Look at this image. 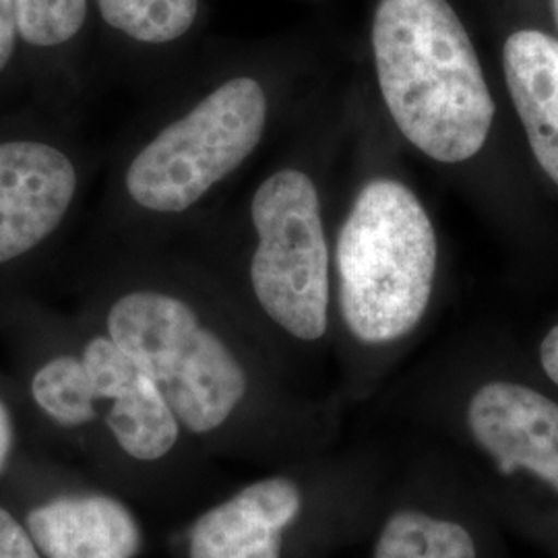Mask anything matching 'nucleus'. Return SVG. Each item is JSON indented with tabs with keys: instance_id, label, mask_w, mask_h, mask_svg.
I'll list each match as a JSON object with an SVG mask.
<instances>
[{
	"instance_id": "f257e3e1",
	"label": "nucleus",
	"mask_w": 558,
	"mask_h": 558,
	"mask_svg": "<svg viewBox=\"0 0 558 558\" xmlns=\"http://www.w3.org/2000/svg\"><path fill=\"white\" fill-rule=\"evenodd\" d=\"M80 315L158 385L205 456L278 468L325 453L336 422L306 398L223 294L179 246H101Z\"/></svg>"
},
{
	"instance_id": "f03ea898",
	"label": "nucleus",
	"mask_w": 558,
	"mask_h": 558,
	"mask_svg": "<svg viewBox=\"0 0 558 558\" xmlns=\"http://www.w3.org/2000/svg\"><path fill=\"white\" fill-rule=\"evenodd\" d=\"M27 398L75 470L141 513L186 519L228 490L218 461L184 433L147 371L80 313L54 323Z\"/></svg>"
},
{
	"instance_id": "7ed1b4c3",
	"label": "nucleus",
	"mask_w": 558,
	"mask_h": 558,
	"mask_svg": "<svg viewBox=\"0 0 558 558\" xmlns=\"http://www.w3.org/2000/svg\"><path fill=\"white\" fill-rule=\"evenodd\" d=\"M158 92L108 168L101 246H166L186 236L259 163L286 96L259 64Z\"/></svg>"
},
{
	"instance_id": "20e7f679",
	"label": "nucleus",
	"mask_w": 558,
	"mask_h": 558,
	"mask_svg": "<svg viewBox=\"0 0 558 558\" xmlns=\"http://www.w3.org/2000/svg\"><path fill=\"white\" fill-rule=\"evenodd\" d=\"M172 246L218 281L292 379V360L331 336V239L319 179L304 161L259 168L236 203Z\"/></svg>"
},
{
	"instance_id": "39448f33",
	"label": "nucleus",
	"mask_w": 558,
	"mask_h": 558,
	"mask_svg": "<svg viewBox=\"0 0 558 558\" xmlns=\"http://www.w3.org/2000/svg\"><path fill=\"white\" fill-rule=\"evenodd\" d=\"M383 500L368 459H296L191 513L170 538L172 557L325 558L371 534Z\"/></svg>"
},
{
	"instance_id": "423d86ee",
	"label": "nucleus",
	"mask_w": 558,
	"mask_h": 558,
	"mask_svg": "<svg viewBox=\"0 0 558 558\" xmlns=\"http://www.w3.org/2000/svg\"><path fill=\"white\" fill-rule=\"evenodd\" d=\"M439 242L418 195L401 180H364L331 240V331L360 359L410 338L437 278Z\"/></svg>"
},
{
	"instance_id": "0eeeda50",
	"label": "nucleus",
	"mask_w": 558,
	"mask_h": 558,
	"mask_svg": "<svg viewBox=\"0 0 558 558\" xmlns=\"http://www.w3.org/2000/svg\"><path fill=\"white\" fill-rule=\"evenodd\" d=\"M373 64L380 100L420 154L459 163L478 154L495 120L476 48L447 0H379Z\"/></svg>"
},
{
	"instance_id": "6e6552de",
	"label": "nucleus",
	"mask_w": 558,
	"mask_h": 558,
	"mask_svg": "<svg viewBox=\"0 0 558 558\" xmlns=\"http://www.w3.org/2000/svg\"><path fill=\"white\" fill-rule=\"evenodd\" d=\"M94 158L73 141L0 140V267L40 251L73 220L94 180Z\"/></svg>"
},
{
	"instance_id": "1a4fd4ad",
	"label": "nucleus",
	"mask_w": 558,
	"mask_h": 558,
	"mask_svg": "<svg viewBox=\"0 0 558 558\" xmlns=\"http://www.w3.org/2000/svg\"><path fill=\"white\" fill-rule=\"evenodd\" d=\"M15 513L41 558H140L147 546L140 509L80 470Z\"/></svg>"
},
{
	"instance_id": "9d476101",
	"label": "nucleus",
	"mask_w": 558,
	"mask_h": 558,
	"mask_svg": "<svg viewBox=\"0 0 558 558\" xmlns=\"http://www.w3.org/2000/svg\"><path fill=\"white\" fill-rule=\"evenodd\" d=\"M465 430L500 474L558 497V399L518 380H488L465 405Z\"/></svg>"
},
{
	"instance_id": "9b49d317",
	"label": "nucleus",
	"mask_w": 558,
	"mask_h": 558,
	"mask_svg": "<svg viewBox=\"0 0 558 558\" xmlns=\"http://www.w3.org/2000/svg\"><path fill=\"white\" fill-rule=\"evenodd\" d=\"M505 81L539 168L558 186V40L521 29L502 48Z\"/></svg>"
},
{
	"instance_id": "f8f14e48",
	"label": "nucleus",
	"mask_w": 558,
	"mask_h": 558,
	"mask_svg": "<svg viewBox=\"0 0 558 558\" xmlns=\"http://www.w3.org/2000/svg\"><path fill=\"white\" fill-rule=\"evenodd\" d=\"M371 534V558H482L468 521L422 500H383Z\"/></svg>"
},
{
	"instance_id": "ddd939ff",
	"label": "nucleus",
	"mask_w": 558,
	"mask_h": 558,
	"mask_svg": "<svg viewBox=\"0 0 558 558\" xmlns=\"http://www.w3.org/2000/svg\"><path fill=\"white\" fill-rule=\"evenodd\" d=\"M94 7L112 36L147 52L186 40L201 15V0H94Z\"/></svg>"
},
{
	"instance_id": "4468645a",
	"label": "nucleus",
	"mask_w": 558,
	"mask_h": 558,
	"mask_svg": "<svg viewBox=\"0 0 558 558\" xmlns=\"http://www.w3.org/2000/svg\"><path fill=\"white\" fill-rule=\"evenodd\" d=\"M20 40L40 52H60L80 40L92 0H15Z\"/></svg>"
},
{
	"instance_id": "2eb2a0df",
	"label": "nucleus",
	"mask_w": 558,
	"mask_h": 558,
	"mask_svg": "<svg viewBox=\"0 0 558 558\" xmlns=\"http://www.w3.org/2000/svg\"><path fill=\"white\" fill-rule=\"evenodd\" d=\"M0 558H41L20 515L0 502Z\"/></svg>"
},
{
	"instance_id": "dca6fc26",
	"label": "nucleus",
	"mask_w": 558,
	"mask_h": 558,
	"mask_svg": "<svg viewBox=\"0 0 558 558\" xmlns=\"http://www.w3.org/2000/svg\"><path fill=\"white\" fill-rule=\"evenodd\" d=\"M17 456V422L9 401L0 396V482L9 478Z\"/></svg>"
},
{
	"instance_id": "f3484780",
	"label": "nucleus",
	"mask_w": 558,
	"mask_h": 558,
	"mask_svg": "<svg viewBox=\"0 0 558 558\" xmlns=\"http://www.w3.org/2000/svg\"><path fill=\"white\" fill-rule=\"evenodd\" d=\"M17 15L15 0H0V73H4L17 52Z\"/></svg>"
},
{
	"instance_id": "a211bd4d",
	"label": "nucleus",
	"mask_w": 558,
	"mask_h": 558,
	"mask_svg": "<svg viewBox=\"0 0 558 558\" xmlns=\"http://www.w3.org/2000/svg\"><path fill=\"white\" fill-rule=\"evenodd\" d=\"M539 366L548 380L558 387V325H555L539 343Z\"/></svg>"
},
{
	"instance_id": "6ab92c4d",
	"label": "nucleus",
	"mask_w": 558,
	"mask_h": 558,
	"mask_svg": "<svg viewBox=\"0 0 558 558\" xmlns=\"http://www.w3.org/2000/svg\"><path fill=\"white\" fill-rule=\"evenodd\" d=\"M553 13H555V20H557L558 25V0H553Z\"/></svg>"
}]
</instances>
